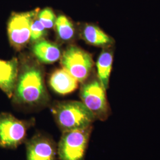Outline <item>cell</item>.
<instances>
[{
    "instance_id": "6da1fadb",
    "label": "cell",
    "mask_w": 160,
    "mask_h": 160,
    "mask_svg": "<svg viewBox=\"0 0 160 160\" xmlns=\"http://www.w3.org/2000/svg\"><path fill=\"white\" fill-rule=\"evenodd\" d=\"M12 98L16 104L29 106H39L48 100L43 72L39 65L30 62L19 65Z\"/></svg>"
},
{
    "instance_id": "7a4b0ae2",
    "label": "cell",
    "mask_w": 160,
    "mask_h": 160,
    "mask_svg": "<svg viewBox=\"0 0 160 160\" xmlns=\"http://www.w3.org/2000/svg\"><path fill=\"white\" fill-rule=\"evenodd\" d=\"M52 112L62 132L92 126V123L96 120L84 103L78 101L57 102L52 106Z\"/></svg>"
},
{
    "instance_id": "3957f363",
    "label": "cell",
    "mask_w": 160,
    "mask_h": 160,
    "mask_svg": "<svg viewBox=\"0 0 160 160\" xmlns=\"http://www.w3.org/2000/svg\"><path fill=\"white\" fill-rule=\"evenodd\" d=\"M82 84L80 93L81 102L92 112L96 119L106 120L110 114L106 90L97 77L87 80Z\"/></svg>"
},
{
    "instance_id": "277c9868",
    "label": "cell",
    "mask_w": 160,
    "mask_h": 160,
    "mask_svg": "<svg viewBox=\"0 0 160 160\" xmlns=\"http://www.w3.org/2000/svg\"><path fill=\"white\" fill-rule=\"evenodd\" d=\"M92 131V126L63 132L57 147L60 160H83Z\"/></svg>"
},
{
    "instance_id": "5b68a950",
    "label": "cell",
    "mask_w": 160,
    "mask_h": 160,
    "mask_svg": "<svg viewBox=\"0 0 160 160\" xmlns=\"http://www.w3.org/2000/svg\"><path fill=\"white\" fill-rule=\"evenodd\" d=\"M61 63L81 83L90 77L94 65L91 54L75 45L67 48L61 57Z\"/></svg>"
},
{
    "instance_id": "8992f818",
    "label": "cell",
    "mask_w": 160,
    "mask_h": 160,
    "mask_svg": "<svg viewBox=\"0 0 160 160\" xmlns=\"http://www.w3.org/2000/svg\"><path fill=\"white\" fill-rule=\"evenodd\" d=\"M31 123L9 113H0V147L16 148L25 141Z\"/></svg>"
},
{
    "instance_id": "52a82bcc",
    "label": "cell",
    "mask_w": 160,
    "mask_h": 160,
    "mask_svg": "<svg viewBox=\"0 0 160 160\" xmlns=\"http://www.w3.org/2000/svg\"><path fill=\"white\" fill-rule=\"evenodd\" d=\"M38 9L30 12H12L7 23V34L11 46L17 51L30 41L32 24Z\"/></svg>"
},
{
    "instance_id": "ba28073f",
    "label": "cell",
    "mask_w": 160,
    "mask_h": 160,
    "mask_svg": "<svg viewBox=\"0 0 160 160\" xmlns=\"http://www.w3.org/2000/svg\"><path fill=\"white\" fill-rule=\"evenodd\" d=\"M57 147L50 138L36 134L26 145L27 160H55Z\"/></svg>"
},
{
    "instance_id": "9c48e42d",
    "label": "cell",
    "mask_w": 160,
    "mask_h": 160,
    "mask_svg": "<svg viewBox=\"0 0 160 160\" xmlns=\"http://www.w3.org/2000/svg\"><path fill=\"white\" fill-rule=\"evenodd\" d=\"M19 62L17 58L8 61L0 59V89L12 98L19 71Z\"/></svg>"
},
{
    "instance_id": "30bf717a",
    "label": "cell",
    "mask_w": 160,
    "mask_h": 160,
    "mask_svg": "<svg viewBox=\"0 0 160 160\" xmlns=\"http://www.w3.org/2000/svg\"><path fill=\"white\" fill-rule=\"evenodd\" d=\"M78 81L64 68L55 71L49 78L52 89L59 95L69 94L78 88Z\"/></svg>"
},
{
    "instance_id": "8fae6325",
    "label": "cell",
    "mask_w": 160,
    "mask_h": 160,
    "mask_svg": "<svg viewBox=\"0 0 160 160\" xmlns=\"http://www.w3.org/2000/svg\"><path fill=\"white\" fill-rule=\"evenodd\" d=\"M80 35L81 38L92 46L104 48L113 45V38L106 34L103 30L93 24H84L81 26Z\"/></svg>"
},
{
    "instance_id": "7c38bea8",
    "label": "cell",
    "mask_w": 160,
    "mask_h": 160,
    "mask_svg": "<svg viewBox=\"0 0 160 160\" xmlns=\"http://www.w3.org/2000/svg\"><path fill=\"white\" fill-rule=\"evenodd\" d=\"M32 50L36 58L42 63H54L61 57V51L59 46L44 39L34 43Z\"/></svg>"
},
{
    "instance_id": "4fadbf2b",
    "label": "cell",
    "mask_w": 160,
    "mask_h": 160,
    "mask_svg": "<svg viewBox=\"0 0 160 160\" xmlns=\"http://www.w3.org/2000/svg\"><path fill=\"white\" fill-rule=\"evenodd\" d=\"M111 48L103 49L96 63L97 78L106 90L109 88L110 76L113 62V52Z\"/></svg>"
},
{
    "instance_id": "5bb4252c",
    "label": "cell",
    "mask_w": 160,
    "mask_h": 160,
    "mask_svg": "<svg viewBox=\"0 0 160 160\" xmlns=\"http://www.w3.org/2000/svg\"><path fill=\"white\" fill-rule=\"evenodd\" d=\"M55 28L58 37L62 42H69L74 37V25L64 15H60L57 17Z\"/></svg>"
},
{
    "instance_id": "9a60e30c",
    "label": "cell",
    "mask_w": 160,
    "mask_h": 160,
    "mask_svg": "<svg viewBox=\"0 0 160 160\" xmlns=\"http://www.w3.org/2000/svg\"><path fill=\"white\" fill-rule=\"evenodd\" d=\"M37 18L46 29H52L55 26L57 17L51 8H45L38 12Z\"/></svg>"
},
{
    "instance_id": "2e32d148",
    "label": "cell",
    "mask_w": 160,
    "mask_h": 160,
    "mask_svg": "<svg viewBox=\"0 0 160 160\" xmlns=\"http://www.w3.org/2000/svg\"><path fill=\"white\" fill-rule=\"evenodd\" d=\"M46 30L47 29L42 24L36 16L32 24L30 42L34 43L39 40L43 39V38L46 34Z\"/></svg>"
}]
</instances>
